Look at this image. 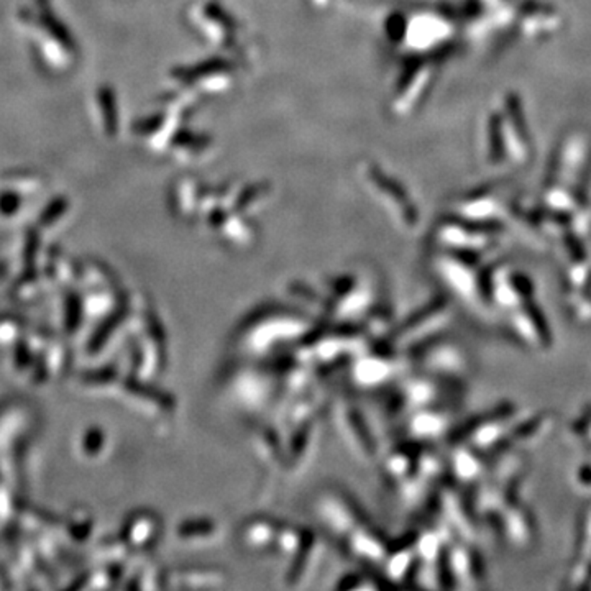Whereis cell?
<instances>
[{
	"instance_id": "2",
	"label": "cell",
	"mask_w": 591,
	"mask_h": 591,
	"mask_svg": "<svg viewBox=\"0 0 591 591\" xmlns=\"http://www.w3.org/2000/svg\"><path fill=\"white\" fill-rule=\"evenodd\" d=\"M279 531L275 523L266 519L248 521L247 526H243L242 541L248 547H268L273 542H278Z\"/></svg>"
},
{
	"instance_id": "1",
	"label": "cell",
	"mask_w": 591,
	"mask_h": 591,
	"mask_svg": "<svg viewBox=\"0 0 591 591\" xmlns=\"http://www.w3.org/2000/svg\"><path fill=\"white\" fill-rule=\"evenodd\" d=\"M257 316L245 322L240 335L235 339L240 348L248 353H265L289 344L287 340L302 339L312 327V322L299 314L268 311Z\"/></svg>"
},
{
	"instance_id": "3",
	"label": "cell",
	"mask_w": 591,
	"mask_h": 591,
	"mask_svg": "<svg viewBox=\"0 0 591 591\" xmlns=\"http://www.w3.org/2000/svg\"><path fill=\"white\" fill-rule=\"evenodd\" d=\"M217 532L215 524L212 521H191V523L181 524L178 529V537L181 541H196L197 537H214Z\"/></svg>"
},
{
	"instance_id": "4",
	"label": "cell",
	"mask_w": 591,
	"mask_h": 591,
	"mask_svg": "<svg viewBox=\"0 0 591 591\" xmlns=\"http://www.w3.org/2000/svg\"><path fill=\"white\" fill-rule=\"evenodd\" d=\"M194 575H191L189 570H183V578H176L179 582L178 587H183L186 582H189V580H193L196 582V578H193ZM197 578L202 582V587H220L223 578H222V573L220 572H214V570H197Z\"/></svg>"
}]
</instances>
